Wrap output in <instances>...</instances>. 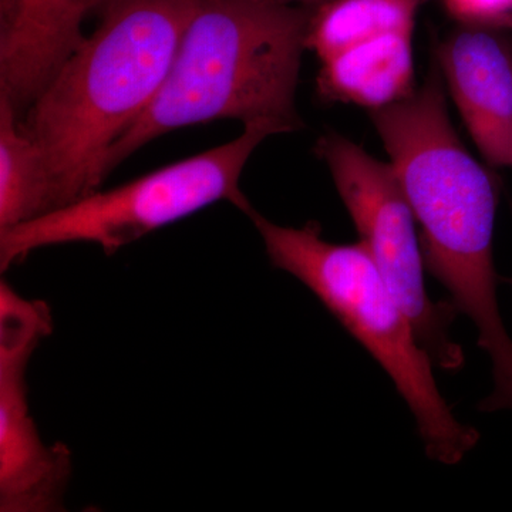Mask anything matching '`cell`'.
I'll return each mask as SVG.
<instances>
[{
	"mask_svg": "<svg viewBox=\"0 0 512 512\" xmlns=\"http://www.w3.org/2000/svg\"><path fill=\"white\" fill-rule=\"evenodd\" d=\"M0 94V231L53 211V187L45 154Z\"/></svg>",
	"mask_w": 512,
	"mask_h": 512,
	"instance_id": "obj_10",
	"label": "cell"
},
{
	"mask_svg": "<svg viewBox=\"0 0 512 512\" xmlns=\"http://www.w3.org/2000/svg\"><path fill=\"white\" fill-rule=\"evenodd\" d=\"M441 76L491 167L512 168V49L485 28L464 26L437 49Z\"/></svg>",
	"mask_w": 512,
	"mask_h": 512,
	"instance_id": "obj_7",
	"label": "cell"
},
{
	"mask_svg": "<svg viewBox=\"0 0 512 512\" xmlns=\"http://www.w3.org/2000/svg\"><path fill=\"white\" fill-rule=\"evenodd\" d=\"M275 2L285 3V5L302 6V8L315 9L320 5L330 2V0H275Z\"/></svg>",
	"mask_w": 512,
	"mask_h": 512,
	"instance_id": "obj_13",
	"label": "cell"
},
{
	"mask_svg": "<svg viewBox=\"0 0 512 512\" xmlns=\"http://www.w3.org/2000/svg\"><path fill=\"white\" fill-rule=\"evenodd\" d=\"M279 133L282 128L269 121L245 124L227 144L0 231V268L8 271L37 249L72 242L97 244L113 255L215 202H231L247 214L252 204L239 188L242 171L256 147Z\"/></svg>",
	"mask_w": 512,
	"mask_h": 512,
	"instance_id": "obj_4",
	"label": "cell"
},
{
	"mask_svg": "<svg viewBox=\"0 0 512 512\" xmlns=\"http://www.w3.org/2000/svg\"><path fill=\"white\" fill-rule=\"evenodd\" d=\"M426 0H330L312 9L306 47L320 62L386 33L414 32Z\"/></svg>",
	"mask_w": 512,
	"mask_h": 512,
	"instance_id": "obj_11",
	"label": "cell"
},
{
	"mask_svg": "<svg viewBox=\"0 0 512 512\" xmlns=\"http://www.w3.org/2000/svg\"><path fill=\"white\" fill-rule=\"evenodd\" d=\"M53 330L42 301H28L0 284V511L63 510L72 451L47 446L30 413L26 372L40 340Z\"/></svg>",
	"mask_w": 512,
	"mask_h": 512,
	"instance_id": "obj_6",
	"label": "cell"
},
{
	"mask_svg": "<svg viewBox=\"0 0 512 512\" xmlns=\"http://www.w3.org/2000/svg\"><path fill=\"white\" fill-rule=\"evenodd\" d=\"M448 13L464 26L491 28L512 20V0H441Z\"/></svg>",
	"mask_w": 512,
	"mask_h": 512,
	"instance_id": "obj_12",
	"label": "cell"
},
{
	"mask_svg": "<svg viewBox=\"0 0 512 512\" xmlns=\"http://www.w3.org/2000/svg\"><path fill=\"white\" fill-rule=\"evenodd\" d=\"M245 215L261 235L271 265L301 281L392 379L427 457L444 466L461 463L480 433L461 423L444 399L433 360L365 245L326 241L318 222L284 227L254 207Z\"/></svg>",
	"mask_w": 512,
	"mask_h": 512,
	"instance_id": "obj_3",
	"label": "cell"
},
{
	"mask_svg": "<svg viewBox=\"0 0 512 512\" xmlns=\"http://www.w3.org/2000/svg\"><path fill=\"white\" fill-rule=\"evenodd\" d=\"M0 94L22 110L36 100L86 37L90 0H2Z\"/></svg>",
	"mask_w": 512,
	"mask_h": 512,
	"instance_id": "obj_8",
	"label": "cell"
},
{
	"mask_svg": "<svg viewBox=\"0 0 512 512\" xmlns=\"http://www.w3.org/2000/svg\"><path fill=\"white\" fill-rule=\"evenodd\" d=\"M413 32L370 37L320 62L316 93L326 103L376 110L414 92Z\"/></svg>",
	"mask_w": 512,
	"mask_h": 512,
	"instance_id": "obj_9",
	"label": "cell"
},
{
	"mask_svg": "<svg viewBox=\"0 0 512 512\" xmlns=\"http://www.w3.org/2000/svg\"><path fill=\"white\" fill-rule=\"evenodd\" d=\"M109 2L110 0H90V10H92V12H94V10H101Z\"/></svg>",
	"mask_w": 512,
	"mask_h": 512,
	"instance_id": "obj_14",
	"label": "cell"
},
{
	"mask_svg": "<svg viewBox=\"0 0 512 512\" xmlns=\"http://www.w3.org/2000/svg\"><path fill=\"white\" fill-rule=\"evenodd\" d=\"M198 0H110L101 23L30 104L53 211L100 190L110 148L160 92Z\"/></svg>",
	"mask_w": 512,
	"mask_h": 512,
	"instance_id": "obj_1",
	"label": "cell"
},
{
	"mask_svg": "<svg viewBox=\"0 0 512 512\" xmlns=\"http://www.w3.org/2000/svg\"><path fill=\"white\" fill-rule=\"evenodd\" d=\"M312 9L198 0L160 92L110 148L107 175L158 137L215 120L301 130L296 87Z\"/></svg>",
	"mask_w": 512,
	"mask_h": 512,
	"instance_id": "obj_2",
	"label": "cell"
},
{
	"mask_svg": "<svg viewBox=\"0 0 512 512\" xmlns=\"http://www.w3.org/2000/svg\"><path fill=\"white\" fill-rule=\"evenodd\" d=\"M507 282H508V284H510L512 286V278L507 279Z\"/></svg>",
	"mask_w": 512,
	"mask_h": 512,
	"instance_id": "obj_15",
	"label": "cell"
},
{
	"mask_svg": "<svg viewBox=\"0 0 512 512\" xmlns=\"http://www.w3.org/2000/svg\"><path fill=\"white\" fill-rule=\"evenodd\" d=\"M315 153L328 165L359 241L412 320L434 366L460 372L466 353L451 335L458 312L450 301H433L427 292L419 225L392 165L335 131L319 138Z\"/></svg>",
	"mask_w": 512,
	"mask_h": 512,
	"instance_id": "obj_5",
	"label": "cell"
}]
</instances>
